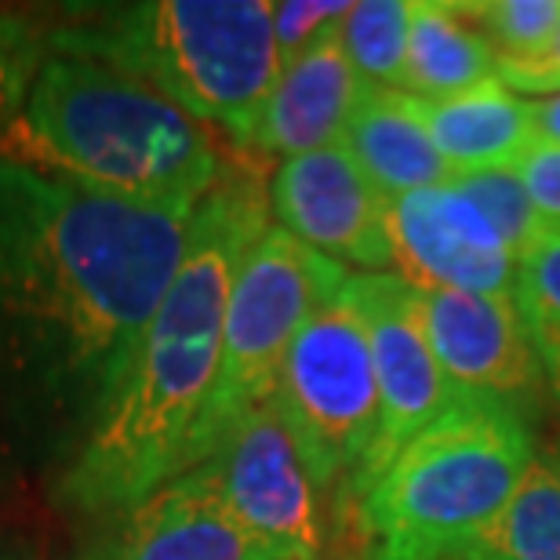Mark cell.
I'll list each match as a JSON object with an SVG mask.
<instances>
[{"label": "cell", "mask_w": 560, "mask_h": 560, "mask_svg": "<svg viewBox=\"0 0 560 560\" xmlns=\"http://www.w3.org/2000/svg\"><path fill=\"white\" fill-rule=\"evenodd\" d=\"M194 215L0 156V436L62 469L183 266Z\"/></svg>", "instance_id": "6da1fadb"}, {"label": "cell", "mask_w": 560, "mask_h": 560, "mask_svg": "<svg viewBox=\"0 0 560 560\" xmlns=\"http://www.w3.org/2000/svg\"><path fill=\"white\" fill-rule=\"evenodd\" d=\"M270 230V186L226 164L189 222L183 266L145 324L103 416L59 477L81 513H128L183 477L219 378L230 288L252 244Z\"/></svg>", "instance_id": "7a4b0ae2"}, {"label": "cell", "mask_w": 560, "mask_h": 560, "mask_svg": "<svg viewBox=\"0 0 560 560\" xmlns=\"http://www.w3.org/2000/svg\"><path fill=\"white\" fill-rule=\"evenodd\" d=\"M0 156L62 175L128 205L194 215L222 178L208 128L117 66L48 51Z\"/></svg>", "instance_id": "3957f363"}, {"label": "cell", "mask_w": 560, "mask_h": 560, "mask_svg": "<svg viewBox=\"0 0 560 560\" xmlns=\"http://www.w3.org/2000/svg\"><path fill=\"white\" fill-rule=\"evenodd\" d=\"M48 51L117 66L200 125L252 145L280 77L270 0H145L88 8Z\"/></svg>", "instance_id": "277c9868"}, {"label": "cell", "mask_w": 560, "mask_h": 560, "mask_svg": "<svg viewBox=\"0 0 560 560\" xmlns=\"http://www.w3.org/2000/svg\"><path fill=\"white\" fill-rule=\"evenodd\" d=\"M535 455L528 411L455 397L368 488L353 532L368 560L477 557Z\"/></svg>", "instance_id": "5b68a950"}, {"label": "cell", "mask_w": 560, "mask_h": 560, "mask_svg": "<svg viewBox=\"0 0 560 560\" xmlns=\"http://www.w3.org/2000/svg\"><path fill=\"white\" fill-rule=\"evenodd\" d=\"M273 400L295 430L342 528H353L357 506L378 477L383 397L350 280L295 335Z\"/></svg>", "instance_id": "8992f818"}, {"label": "cell", "mask_w": 560, "mask_h": 560, "mask_svg": "<svg viewBox=\"0 0 560 560\" xmlns=\"http://www.w3.org/2000/svg\"><path fill=\"white\" fill-rule=\"evenodd\" d=\"M346 280L350 270L342 262L313 252L280 226H270L252 244L230 288L219 378L200 419L189 469L211 458L233 422L273 397L295 335L339 295Z\"/></svg>", "instance_id": "52a82bcc"}, {"label": "cell", "mask_w": 560, "mask_h": 560, "mask_svg": "<svg viewBox=\"0 0 560 560\" xmlns=\"http://www.w3.org/2000/svg\"><path fill=\"white\" fill-rule=\"evenodd\" d=\"M200 466L273 560H331L342 521L273 397L233 422Z\"/></svg>", "instance_id": "ba28073f"}, {"label": "cell", "mask_w": 560, "mask_h": 560, "mask_svg": "<svg viewBox=\"0 0 560 560\" xmlns=\"http://www.w3.org/2000/svg\"><path fill=\"white\" fill-rule=\"evenodd\" d=\"M270 211L280 230L335 262H353L364 273H397L389 200L346 145L280 161L270 178Z\"/></svg>", "instance_id": "9c48e42d"}, {"label": "cell", "mask_w": 560, "mask_h": 560, "mask_svg": "<svg viewBox=\"0 0 560 560\" xmlns=\"http://www.w3.org/2000/svg\"><path fill=\"white\" fill-rule=\"evenodd\" d=\"M350 295L364 317L378 397H383V447H378V474H383L389 458L405 452L425 425H433L455 405V389L425 339L416 284L397 273H350Z\"/></svg>", "instance_id": "30bf717a"}, {"label": "cell", "mask_w": 560, "mask_h": 560, "mask_svg": "<svg viewBox=\"0 0 560 560\" xmlns=\"http://www.w3.org/2000/svg\"><path fill=\"white\" fill-rule=\"evenodd\" d=\"M389 241L408 284L513 299L517 255L452 183L389 200Z\"/></svg>", "instance_id": "8fae6325"}, {"label": "cell", "mask_w": 560, "mask_h": 560, "mask_svg": "<svg viewBox=\"0 0 560 560\" xmlns=\"http://www.w3.org/2000/svg\"><path fill=\"white\" fill-rule=\"evenodd\" d=\"M425 339L455 397H491L528 411L542 386L517 302L419 288Z\"/></svg>", "instance_id": "7c38bea8"}, {"label": "cell", "mask_w": 560, "mask_h": 560, "mask_svg": "<svg viewBox=\"0 0 560 560\" xmlns=\"http://www.w3.org/2000/svg\"><path fill=\"white\" fill-rule=\"evenodd\" d=\"M92 560H273V553L233 517L208 469L194 466L120 513Z\"/></svg>", "instance_id": "4fadbf2b"}, {"label": "cell", "mask_w": 560, "mask_h": 560, "mask_svg": "<svg viewBox=\"0 0 560 560\" xmlns=\"http://www.w3.org/2000/svg\"><path fill=\"white\" fill-rule=\"evenodd\" d=\"M368 81L346 59L339 30L280 70L248 150L270 156H306L342 145Z\"/></svg>", "instance_id": "5bb4252c"}, {"label": "cell", "mask_w": 560, "mask_h": 560, "mask_svg": "<svg viewBox=\"0 0 560 560\" xmlns=\"http://www.w3.org/2000/svg\"><path fill=\"white\" fill-rule=\"evenodd\" d=\"M342 145L386 200L452 183L455 172L433 145L419 98L400 88L368 84Z\"/></svg>", "instance_id": "9a60e30c"}, {"label": "cell", "mask_w": 560, "mask_h": 560, "mask_svg": "<svg viewBox=\"0 0 560 560\" xmlns=\"http://www.w3.org/2000/svg\"><path fill=\"white\" fill-rule=\"evenodd\" d=\"M419 114L455 175L513 167L535 142L528 103L499 77L452 98H419Z\"/></svg>", "instance_id": "2e32d148"}, {"label": "cell", "mask_w": 560, "mask_h": 560, "mask_svg": "<svg viewBox=\"0 0 560 560\" xmlns=\"http://www.w3.org/2000/svg\"><path fill=\"white\" fill-rule=\"evenodd\" d=\"M499 55L474 30L458 4L416 0L408 22V59L400 92L425 98H452L495 77Z\"/></svg>", "instance_id": "e0dca14e"}, {"label": "cell", "mask_w": 560, "mask_h": 560, "mask_svg": "<svg viewBox=\"0 0 560 560\" xmlns=\"http://www.w3.org/2000/svg\"><path fill=\"white\" fill-rule=\"evenodd\" d=\"M477 557L560 560V441L535 447L528 474Z\"/></svg>", "instance_id": "ac0fdd59"}, {"label": "cell", "mask_w": 560, "mask_h": 560, "mask_svg": "<svg viewBox=\"0 0 560 560\" xmlns=\"http://www.w3.org/2000/svg\"><path fill=\"white\" fill-rule=\"evenodd\" d=\"M513 302H517L521 324L528 331L542 386L550 389L553 405L560 408V233L550 230L517 262Z\"/></svg>", "instance_id": "d6986e66"}, {"label": "cell", "mask_w": 560, "mask_h": 560, "mask_svg": "<svg viewBox=\"0 0 560 560\" xmlns=\"http://www.w3.org/2000/svg\"><path fill=\"white\" fill-rule=\"evenodd\" d=\"M408 0H361L339 26V44L353 70L375 88H405Z\"/></svg>", "instance_id": "ffe728a7"}, {"label": "cell", "mask_w": 560, "mask_h": 560, "mask_svg": "<svg viewBox=\"0 0 560 560\" xmlns=\"http://www.w3.org/2000/svg\"><path fill=\"white\" fill-rule=\"evenodd\" d=\"M452 186L485 211V219L495 226L499 237L506 241V248L517 255V262L546 237V233H550L546 222L539 219V211H535L532 197L524 194V186L513 167L455 175Z\"/></svg>", "instance_id": "44dd1931"}, {"label": "cell", "mask_w": 560, "mask_h": 560, "mask_svg": "<svg viewBox=\"0 0 560 560\" xmlns=\"http://www.w3.org/2000/svg\"><path fill=\"white\" fill-rule=\"evenodd\" d=\"M458 11L499 59H528L550 44L560 26V0H463Z\"/></svg>", "instance_id": "7402d4cb"}, {"label": "cell", "mask_w": 560, "mask_h": 560, "mask_svg": "<svg viewBox=\"0 0 560 560\" xmlns=\"http://www.w3.org/2000/svg\"><path fill=\"white\" fill-rule=\"evenodd\" d=\"M44 55H48V33L37 22L0 15V125L15 117Z\"/></svg>", "instance_id": "603a6c76"}, {"label": "cell", "mask_w": 560, "mask_h": 560, "mask_svg": "<svg viewBox=\"0 0 560 560\" xmlns=\"http://www.w3.org/2000/svg\"><path fill=\"white\" fill-rule=\"evenodd\" d=\"M353 4H328V0H280L273 4V37L280 51V66L295 62L313 44L342 26Z\"/></svg>", "instance_id": "cb8c5ba5"}, {"label": "cell", "mask_w": 560, "mask_h": 560, "mask_svg": "<svg viewBox=\"0 0 560 560\" xmlns=\"http://www.w3.org/2000/svg\"><path fill=\"white\" fill-rule=\"evenodd\" d=\"M513 172H517L524 194L532 197L546 230L560 233V145L532 142L521 153V161L513 164Z\"/></svg>", "instance_id": "d4e9b609"}, {"label": "cell", "mask_w": 560, "mask_h": 560, "mask_svg": "<svg viewBox=\"0 0 560 560\" xmlns=\"http://www.w3.org/2000/svg\"><path fill=\"white\" fill-rule=\"evenodd\" d=\"M495 77L513 95H560V26L550 44L528 59H499Z\"/></svg>", "instance_id": "484cf974"}, {"label": "cell", "mask_w": 560, "mask_h": 560, "mask_svg": "<svg viewBox=\"0 0 560 560\" xmlns=\"http://www.w3.org/2000/svg\"><path fill=\"white\" fill-rule=\"evenodd\" d=\"M532 109V131L535 142L560 145V95L542 98V103H528Z\"/></svg>", "instance_id": "4316f807"}, {"label": "cell", "mask_w": 560, "mask_h": 560, "mask_svg": "<svg viewBox=\"0 0 560 560\" xmlns=\"http://www.w3.org/2000/svg\"><path fill=\"white\" fill-rule=\"evenodd\" d=\"M0 560H33V553L22 550L19 542H8V539H0Z\"/></svg>", "instance_id": "83f0119b"}, {"label": "cell", "mask_w": 560, "mask_h": 560, "mask_svg": "<svg viewBox=\"0 0 560 560\" xmlns=\"http://www.w3.org/2000/svg\"><path fill=\"white\" fill-rule=\"evenodd\" d=\"M463 560H480V557H463Z\"/></svg>", "instance_id": "f1b7e54d"}]
</instances>
